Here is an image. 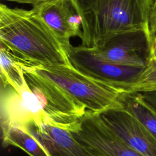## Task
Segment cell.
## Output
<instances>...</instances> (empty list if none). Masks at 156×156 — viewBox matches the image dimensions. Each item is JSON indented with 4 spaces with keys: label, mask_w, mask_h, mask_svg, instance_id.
I'll use <instances>...</instances> for the list:
<instances>
[{
    "label": "cell",
    "mask_w": 156,
    "mask_h": 156,
    "mask_svg": "<svg viewBox=\"0 0 156 156\" xmlns=\"http://www.w3.org/2000/svg\"><path fill=\"white\" fill-rule=\"evenodd\" d=\"M23 69L30 71L52 82L87 111L95 114L121 107L118 102L120 92L79 72L71 64L61 65H32L21 62Z\"/></svg>",
    "instance_id": "3"
},
{
    "label": "cell",
    "mask_w": 156,
    "mask_h": 156,
    "mask_svg": "<svg viewBox=\"0 0 156 156\" xmlns=\"http://www.w3.org/2000/svg\"><path fill=\"white\" fill-rule=\"evenodd\" d=\"M66 54L79 72L119 92H129L144 68L114 63L100 57L94 48L82 45H71Z\"/></svg>",
    "instance_id": "5"
},
{
    "label": "cell",
    "mask_w": 156,
    "mask_h": 156,
    "mask_svg": "<svg viewBox=\"0 0 156 156\" xmlns=\"http://www.w3.org/2000/svg\"><path fill=\"white\" fill-rule=\"evenodd\" d=\"M0 44L29 65L71 64L58 39L32 9L0 4Z\"/></svg>",
    "instance_id": "1"
},
{
    "label": "cell",
    "mask_w": 156,
    "mask_h": 156,
    "mask_svg": "<svg viewBox=\"0 0 156 156\" xmlns=\"http://www.w3.org/2000/svg\"><path fill=\"white\" fill-rule=\"evenodd\" d=\"M1 82L11 85L15 90L25 81L21 61L7 47L0 44Z\"/></svg>",
    "instance_id": "14"
},
{
    "label": "cell",
    "mask_w": 156,
    "mask_h": 156,
    "mask_svg": "<svg viewBox=\"0 0 156 156\" xmlns=\"http://www.w3.org/2000/svg\"><path fill=\"white\" fill-rule=\"evenodd\" d=\"M118 102L122 108L134 116L156 139V113L143 102L138 93L120 92Z\"/></svg>",
    "instance_id": "12"
},
{
    "label": "cell",
    "mask_w": 156,
    "mask_h": 156,
    "mask_svg": "<svg viewBox=\"0 0 156 156\" xmlns=\"http://www.w3.org/2000/svg\"><path fill=\"white\" fill-rule=\"evenodd\" d=\"M71 133L76 139L96 148L105 156H145L113 133L98 114L88 111L79 119L78 129Z\"/></svg>",
    "instance_id": "9"
},
{
    "label": "cell",
    "mask_w": 156,
    "mask_h": 156,
    "mask_svg": "<svg viewBox=\"0 0 156 156\" xmlns=\"http://www.w3.org/2000/svg\"><path fill=\"white\" fill-rule=\"evenodd\" d=\"M151 43L150 33L138 30L117 34L94 48L100 57L111 62L144 68L151 58Z\"/></svg>",
    "instance_id": "6"
},
{
    "label": "cell",
    "mask_w": 156,
    "mask_h": 156,
    "mask_svg": "<svg viewBox=\"0 0 156 156\" xmlns=\"http://www.w3.org/2000/svg\"><path fill=\"white\" fill-rule=\"evenodd\" d=\"M49 156H105L96 148L76 139L71 132L48 123H29L26 127Z\"/></svg>",
    "instance_id": "10"
},
{
    "label": "cell",
    "mask_w": 156,
    "mask_h": 156,
    "mask_svg": "<svg viewBox=\"0 0 156 156\" xmlns=\"http://www.w3.org/2000/svg\"><path fill=\"white\" fill-rule=\"evenodd\" d=\"M23 71L25 80L37 97L48 123L69 132L77 130L79 119L87 111L85 107L52 82L27 69Z\"/></svg>",
    "instance_id": "4"
},
{
    "label": "cell",
    "mask_w": 156,
    "mask_h": 156,
    "mask_svg": "<svg viewBox=\"0 0 156 156\" xmlns=\"http://www.w3.org/2000/svg\"><path fill=\"white\" fill-rule=\"evenodd\" d=\"M82 21V44L102 46L112 37L128 31L149 32L152 0H71ZM150 33V32H149Z\"/></svg>",
    "instance_id": "2"
},
{
    "label": "cell",
    "mask_w": 156,
    "mask_h": 156,
    "mask_svg": "<svg viewBox=\"0 0 156 156\" xmlns=\"http://www.w3.org/2000/svg\"><path fill=\"white\" fill-rule=\"evenodd\" d=\"M32 9L51 30L66 52L71 46V38H80L82 21L71 0H47Z\"/></svg>",
    "instance_id": "8"
},
{
    "label": "cell",
    "mask_w": 156,
    "mask_h": 156,
    "mask_svg": "<svg viewBox=\"0 0 156 156\" xmlns=\"http://www.w3.org/2000/svg\"><path fill=\"white\" fill-rule=\"evenodd\" d=\"M149 27L151 38L156 37V0L152 2L149 20Z\"/></svg>",
    "instance_id": "17"
},
{
    "label": "cell",
    "mask_w": 156,
    "mask_h": 156,
    "mask_svg": "<svg viewBox=\"0 0 156 156\" xmlns=\"http://www.w3.org/2000/svg\"><path fill=\"white\" fill-rule=\"evenodd\" d=\"M98 115L104 124L130 147L145 156H156V139L132 114L116 107Z\"/></svg>",
    "instance_id": "7"
},
{
    "label": "cell",
    "mask_w": 156,
    "mask_h": 156,
    "mask_svg": "<svg viewBox=\"0 0 156 156\" xmlns=\"http://www.w3.org/2000/svg\"><path fill=\"white\" fill-rule=\"evenodd\" d=\"M2 146L19 147L30 156H49L43 146L26 130L13 126L2 131Z\"/></svg>",
    "instance_id": "13"
},
{
    "label": "cell",
    "mask_w": 156,
    "mask_h": 156,
    "mask_svg": "<svg viewBox=\"0 0 156 156\" xmlns=\"http://www.w3.org/2000/svg\"><path fill=\"white\" fill-rule=\"evenodd\" d=\"M141 99L156 113V91L138 93Z\"/></svg>",
    "instance_id": "16"
},
{
    "label": "cell",
    "mask_w": 156,
    "mask_h": 156,
    "mask_svg": "<svg viewBox=\"0 0 156 156\" xmlns=\"http://www.w3.org/2000/svg\"><path fill=\"white\" fill-rule=\"evenodd\" d=\"M150 59L156 60V37H154L151 38Z\"/></svg>",
    "instance_id": "19"
},
{
    "label": "cell",
    "mask_w": 156,
    "mask_h": 156,
    "mask_svg": "<svg viewBox=\"0 0 156 156\" xmlns=\"http://www.w3.org/2000/svg\"><path fill=\"white\" fill-rule=\"evenodd\" d=\"M2 1H10V2H17L20 4H30L32 6L37 5L41 2L47 1V0H1Z\"/></svg>",
    "instance_id": "18"
},
{
    "label": "cell",
    "mask_w": 156,
    "mask_h": 156,
    "mask_svg": "<svg viewBox=\"0 0 156 156\" xmlns=\"http://www.w3.org/2000/svg\"><path fill=\"white\" fill-rule=\"evenodd\" d=\"M156 91V60L150 59L129 92Z\"/></svg>",
    "instance_id": "15"
},
{
    "label": "cell",
    "mask_w": 156,
    "mask_h": 156,
    "mask_svg": "<svg viewBox=\"0 0 156 156\" xmlns=\"http://www.w3.org/2000/svg\"><path fill=\"white\" fill-rule=\"evenodd\" d=\"M0 122L1 130L16 126L26 130L35 118L27 103L14 88L1 82Z\"/></svg>",
    "instance_id": "11"
}]
</instances>
